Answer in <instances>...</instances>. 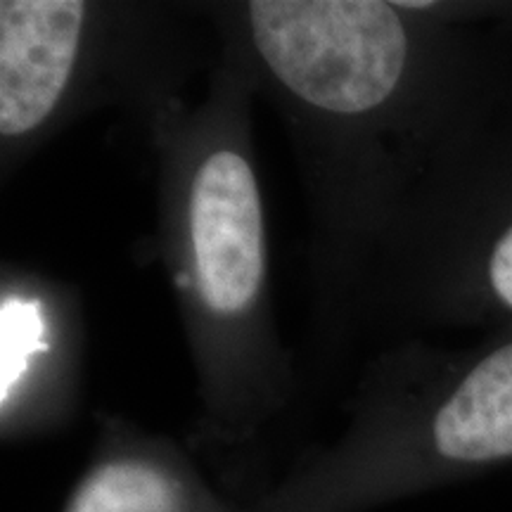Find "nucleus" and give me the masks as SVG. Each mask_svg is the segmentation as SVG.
Here are the masks:
<instances>
[{
  "label": "nucleus",
  "mask_w": 512,
  "mask_h": 512,
  "mask_svg": "<svg viewBox=\"0 0 512 512\" xmlns=\"http://www.w3.org/2000/svg\"><path fill=\"white\" fill-rule=\"evenodd\" d=\"M256 48L273 74L313 107L373 110L406 64V31L394 5L377 0H256Z\"/></svg>",
  "instance_id": "nucleus-1"
},
{
  "label": "nucleus",
  "mask_w": 512,
  "mask_h": 512,
  "mask_svg": "<svg viewBox=\"0 0 512 512\" xmlns=\"http://www.w3.org/2000/svg\"><path fill=\"white\" fill-rule=\"evenodd\" d=\"M190 233L204 302L219 313L247 309L264 278V226L254 174L235 152H216L197 174Z\"/></svg>",
  "instance_id": "nucleus-2"
},
{
  "label": "nucleus",
  "mask_w": 512,
  "mask_h": 512,
  "mask_svg": "<svg viewBox=\"0 0 512 512\" xmlns=\"http://www.w3.org/2000/svg\"><path fill=\"white\" fill-rule=\"evenodd\" d=\"M86 5L79 0L0 3V131L22 136L53 112L72 74Z\"/></svg>",
  "instance_id": "nucleus-3"
},
{
  "label": "nucleus",
  "mask_w": 512,
  "mask_h": 512,
  "mask_svg": "<svg viewBox=\"0 0 512 512\" xmlns=\"http://www.w3.org/2000/svg\"><path fill=\"white\" fill-rule=\"evenodd\" d=\"M434 444L465 463L512 458V344L486 356L441 406Z\"/></svg>",
  "instance_id": "nucleus-4"
},
{
  "label": "nucleus",
  "mask_w": 512,
  "mask_h": 512,
  "mask_svg": "<svg viewBox=\"0 0 512 512\" xmlns=\"http://www.w3.org/2000/svg\"><path fill=\"white\" fill-rule=\"evenodd\" d=\"M176 482L164 470L117 460L93 470L79 486L67 512H176Z\"/></svg>",
  "instance_id": "nucleus-5"
},
{
  "label": "nucleus",
  "mask_w": 512,
  "mask_h": 512,
  "mask_svg": "<svg viewBox=\"0 0 512 512\" xmlns=\"http://www.w3.org/2000/svg\"><path fill=\"white\" fill-rule=\"evenodd\" d=\"M48 349L46 318L36 299L10 294L0 306V394H10L27 373L34 354Z\"/></svg>",
  "instance_id": "nucleus-6"
},
{
  "label": "nucleus",
  "mask_w": 512,
  "mask_h": 512,
  "mask_svg": "<svg viewBox=\"0 0 512 512\" xmlns=\"http://www.w3.org/2000/svg\"><path fill=\"white\" fill-rule=\"evenodd\" d=\"M489 278L498 297L512 306V228L498 240L489 261Z\"/></svg>",
  "instance_id": "nucleus-7"
}]
</instances>
